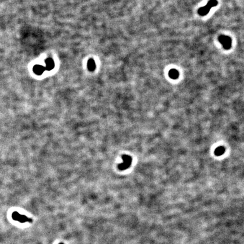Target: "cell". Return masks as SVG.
Listing matches in <instances>:
<instances>
[{"label": "cell", "mask_w": 244, "mask_h": 244, "mask_svg": "<svg viewBox=\"0 0 244 244\" xmlns=\"http://www.w3.org/2000/svg\"><path fill=\"white\" fill-rule=\"evenodd\" d=\"M12 218L13 220L18 222L20 223H32L33 220L31 218L27 217L25 215H22L19 213L18 211H14L12 214Z\"/></svg>", "instance_id": "obj_1"}, {"label": "cell", "mask_w": 244, "mask_h": 244, "mask_svg": "<svg viewBox=\"0 0 244 244\" xmlns=\"http://www.w3.org/2000/svg\"><path fill=\"white\" fill-rule=\"evenodd\" d=\"M217 0H210L207 4L204 7H202L198 9V13L201 16H204L209 13L211 8L218 5Z\"/></svg>", "instance_id": "obj_2"}, {"label": "cell", "mask_w": 244, "mask_h": 244, "mask_svg": "<svg viewBox=\"0 0 244 244\" xmlns=\"http://www.w3.org/2000/svg\"><path fill=\"white\" fill-rule=\"evenodd\" d=\"M123 163H120L118 166V168L120 170H125L128 168L132 164V159L130 156L127 155H124L122 157Z\"/></svg>", "instance_id": "obj_3"}, {"label": "cell", "mask_w": 244, "mask_h": 244, "mask_svg": "<svg viewBox=\"0 0 244 244\" xmlns=\"http://www.w3.org/2000/svg\"><path fill=\"white\" fill-rule=\"evenodd\" d=\"M219 41L225 50H229L231 49L232 46V39L229 36L221 35L219 37Z\"/></svg>", "instance_id": "obj_4"}, {"label": "cell", "mask_w": 244, "mask_h": 244, "mask_svg": "<svg viewBox=\"0 0 244 244\" xmlns=\"http://www.w3.org/2000/svg\"><path fill=\"white\" fill-rule=\"evenodd\" d=\"M45 70H46L45 67H44V66L39 65H35L33 67V72L35 73L36 74L38 75H41L42 73L45 71Z\"/></svg>", "instance_id": "obj_5"}, {"label": "cell", "mask_w": 244, "mask_h": 244, "mask_svg": "<svg viewBox=\"0 0 244 244\" xmlns=\"http://www.w3.org/2000/svg\"><path fill=\"white\" fill-rule=\"evenodd\" d=\"M45 63H46V67L45 69L47 70H51L53 69V68L55 66L54 62L52 58H48L45 60Z\"/></svg>", "instance_id": "obj_6"}, {"label": "cell", "mask_w": 244, "mask_h": 244, "mask_svg": "<svg viewBox=\"0 0 244 244\" xmlns=\"http://www.w3.org/2000/svg\"><path fill=\"white\" fill-rule=\"evenodd\" d=\"M168 75L172 79H176L178 78L179 73L176 69H171L168 73Z\"/></svg>", "instance_id": "obj_7"}, {"label": "cell", "mask_w": 244, "mask_h": 244, "mask_svg": "<svg viewBox=\"0 0 244 244\" xmlns=\"http://www.w3.org/2000/svg\"><path fill=\"white\" fill-rule=\"evenodd\" d=\"M88 68L89 71H93L96 68V63L93 59H90L88 62Z\"/></svg>", "instance_id": "obj_8"}, {"label": "cell", "mask_w": 244, "mask_h": 244, "mask_svg": "<svg viewBox=\"0 0 244 244\" xmlns=\"http://www.w3.org/2000/svg\"><path fill=\"white\" fill-rule=\"evenodd\" d=\"M224 152H225V148L224 147L219 146L215 149L214 153H215V155L217 156H220L224 154Z\"/></svg>", "instance_id": "obj_9"}, {"label": "cell", "mask_w": 244, "mask_h": 244, "mask_svg": "<svg viewBox=\"0 0 244 244\" xmlns=\"http://www.w3.org/2000/svg\"><path fill=\"white\" fill-rule=\"evenodd\" d=\"M63 244V243H60V244Z\"/></svg>", "instance_id": "obj_10"}]
</instances>
